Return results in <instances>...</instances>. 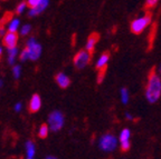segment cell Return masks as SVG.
<instances>
[{
	"mask_svg": "<svg viewBox=\"0 0 161 159\" xmlns=\"http://www.w3.org/2000/svg\"><path fill=\"white\" fill-rule=\"evenodd\" d=\"M161 96V80L159 76L157 75L156 68L152 67V69L149 71L148 82L146 88V97L149 102L153 104L160 98Z\"/></svg>",
	"mask_w": 161,
	"mask_h": 159,
	"instance_id": "1",
	"label": "cell"
},
{
	"mask_svg": "<svg viewBox=\"0 0 161 159\" xmlns=\"http://www.w3.org/2000/svg\"><path fill=\"white\" fill-rule=\"evenodd\" d=\"M152 21V16L150 13H147L144 16H141V17L134 19L132 23H131V31L134 33V35H140L142 31H144L147 27L151 23Z\"/></svg>",
	"mask_w": 161,
	"mask_h": 159,
	"instance_id": "2",
	"label": "cell"
},
{
	"mask_svg": "<svg viewBox=\"0 0 161 159\" xmlns=\"http://www.w3.org/2000/svg\"><path fill=\"white\" fill-rule=\"evenodd\" d=\"M64 122H65V119H64V115L62 114L58 110H55V111L50 112L49 116H48V126H49L50 130L54 132L59 131L64 126Z\"/></svg>",
	"mask_w": 161,
	"mask_h": 159,
	"instance_id": "3",
	"label": "cell"
},
{
	"mask_svg": "<svg viewBox=\"0 0 161 159\" xmlns=\"http://www.w3.org/2000/svg\"><path fill=\"white\" fill-rule=\"evenodd\" d=\"M27 48L28 52H29V60L31 61H36L40 58L42 56V51H43V48H42V45L39 42L35 39L34 37L29 38L27 41Z\"/></svg>",
	"mask_w": 161,
	"mask_h": 159,
	"instance_id": "4",
	"label": "cell"
},
{
	"mask_svg": "<svg viewBox=\"0 0 161 159\" xmlns=\"http://www.w3.org/2000/svg\"><path fill=\"white\" fill-rule=\"evenodd\" d=\"M110 59V52L105 51L101 55L100 59L96 62V69H97V84L103 81L104 77L106 75V69H108V62Z\"/></svg>",
	"mask_w": 161,
	"mask_h": 159,
	"instance_id": "5",
	"label": "cell"
},
{
	"mask_svg": "<svg viewBox=\"0 0 161 159\" xmlns=\"http://www.w3.org/2000/svg\"><path fill=\"white\" fill-rule=\"evenodd\" d=\"M91 57H92V54H90L86 49L80 50L74 57V66L77 69H84L90 64Z\"/></svg>",
	"mask_w": 161,
	"mask_h": 159,
	"instance_id": "6",
	"label": "cell"
},
{
	"mask_svg": "<svg viewBox=\"0 0 161 159\" xmlns=\"http://www.w3.org/2000/svg\"><path fill=\"white\" fill-rule=\"evenodd\" d=\"M98 147L103 151H112V150L115 149L116 147V138L113 135H110V134L104 135L100 139Z\"/></svg>",
	"mask_w": 161,
	"mask_h": 159,
	"instance_id": "7",
	"label": "cell"
},
{
	"mask_svg": "<svg viewBox=\"0 0 161 159\" xmlns=\"http://www.w3.org/2000/svg\"><path fill=\"white\" fill-rule=\"evenodd\" d=\"M3 45L7 47V49L9 48L17 47V42H18V36L17 33H11V31H8L5 36H3Z\"/></svg>",
	"mask_w": 161,
	"mask_h": 159,
	"instance_id": "8",
	"label": "cell"
},
{
	"mask_svg": "<svg viewBox=\"0 0 161 159\" xmlns=\"http://www.w3.org/2000/svg\"><path fill=\"white\" fill-rule=\"evenodd\" d=\"M48 6H49V0H42V3H40L37 7L30 8V9L28 10V16H29V17H36V16L44 13V11L47 9Z\"/></svg>",
	"mask_w": 161,
	"mask_h": 159,
	"instance_id": "9",
	"label": "cell"
},
{
	"mask_svg": "<svg viewBox=\"0 0 161 159\" xmlns=\"http://www.w3.org/2000/svg\"><path fill=\"white\" fill-rule=\"evenodd\" d=\"M100 40V35L96 33H93L92 35L88 36L87 41H86V47L85 49L87 50L90 54H93L94 48H95V45L97 44V41Z\"/></svg>",
	"mask_w": 161,
	"mask_h": 159,
	"instance_id": "10",
	"label": "cell"
},
{
	"mask_svg": "<svg viewBox=\"0 0 161 159\" xmlns=\"http://www.w3.org/2000/svg\"><path fill=\"white\" fill-rule=\"evenodd\" d=\"M55 80L58 86H59L60 88H63V89H66L67 87H69L70 79L68 76H66L65 74H64V72H58L55 77Z\"/></svg>",
	"mask_w": 161,
	"mask_h": 159,
	"instance_id": "11",
	"label": "cell"
},
{
	"mask_svg": "<svg viewBox=\"0 0 161 159\" xmlns=\"http://www.w3.org/2000/svg\"><path fill=\"white\" fill-rule=\"evenodd\" d=\"M42 107V99L39 95H33V97L30 98L29 101V110L31 112H37Z\"/></svg>",
	"mask_w": 161,
	"mask_h": 159,
	"instance_id": "12",
	"label": "cell"
},
{
	"mask_svg": "<svg viewBox=\"0 0 161 159\" xmlns=\"http://www.w3.org/2000/svg\"><path fill=\"white\" fill-rule=\"evenodd\" d=\"M26 149V157L27 158H34L36 155V146L31 140H28L25 145Z\"/></svg>",
	"mask_w": 161,
	"mask_h": 159,
	"instance_id": "13",
	"label": "cell"
},
{
	"mask_svg": "<svg viewBox=\"0 0 161 159\" xmlns=\"http://www.w3.org/2000/svg\"><path fill=\"white\" fill-rule=\"evenodd\" d=\"M7 51H8V64L15 66V60L17 58V55H19L18 48L17 47L9 48V49H7Z\"/></svg>",
	"mask_w": 161,
	"mask_h": 159,
	"instance_id": "14",
	"label": "cell"
},
{
	"mask_svg": "<svg viewBox=\"0 0 161 159\" xmlns=\"http://www.w3.org/2000/svg\"><path fill=\"white\" fill-rule=\"evenodd\" d=\"M7 27H8V31L17 33L18 30L20 29V20L18 18H13L9 21V23L7 25Z\"/></svg>",
	"mask_w": 161,
	"mask_h": 159,
	"instance_id": "15",
	"label": "cell"
},
{
	"mask_svg": "<svg viewBox=\"0 0 161 159\" xmlns=\"http://www.w3.org/2000/svg\"><path fill=\"white\" fill-rule=\"evenodd\" d=\"M49 126H48V124H43L40 125L39 129H38V136L40 137V138H46V137L48 136V134H49Z\"/></svg>",
	"mask_w": 161,
	"mask_h": 159,
	"instance_id": "16",
	"label": "cell"
},
{
	"mask_svg": "<svg viewBox=\"0 0 161 159\" xmlns=\"http://www.w3.org/2000/svg\"><path fill=\"white\" fill-rule=\"evenodd\" d=\"M13 76L16 80H18L21 76V67L20 65H15L13 67Z\"/></svg>",
	"mask_w": 161,
	"mask_h": 159,
	"instance_id": "17",
	"label": "cell"
},
{
	"mask_svg": "<svg viewBox=\"0 0 161 159\" xmlns=\"http://www.w3.org/2000/svg\"><path fill=\"white\" fill-rule=\"evenodd\" d=\"M31 31V26L30 25H24L23 27H20L19 33L21 36H28Z\"/></svg>",
	"mask_w": 161,
	"mask_h": 159,
	"instance_id": "18",
	"label": "cell"
},
{
	"mask_svg": "<svg viewBox=\"0 0 161 159\" xmlns=\"http://www.w3.org/2000/svg\"><path fill=\"white\" fill-rule=\"evenodd\" d=\"M27 6H28V3H26V1H21V3L17 6V8H16V13H17L18 15H21V13L26 10Z\"/></svg>",
	"mask_w": 161,
	"mask_h": 159,
	"instance_id": "19",
	"label": "cell"
},
{
	"mask_svg": "<svg viewBox=\"0 0 161 159\" xmlns=\"http://www.w3.org/2000/svg\"><path fill=\"white\" fill-rule=\"evenodd\" d=\"M130 139V130L129 129H123L122 132H121V136H120V141L123 142L126 141V140Z\"/></svg>",
	"mask_w": 161,
	"mask_h": 159,
	"instance_id": "20",
	"label": "cell"
},
{
	"mask_svg": "<svg viewBox=\"0 0 161 159\" xmlns=\"http://www.w3.org/2000/svg\"><path fill=\"white\" fill-rule=\"evenodd\" d=\"M121 98H122V102H123V104H128L129 92L126 88H122V89H121Z\"/></svg>",
	"mask_w": 161,
	"mask_h": 159,
	"instance_id": "21",
	"label": "cell"
},
{
	"mask_svg": "<svg viewBox=\"0 0 161 159\" xmlns=\"http://www.w3.org/2000/svg\"><path fill=\"white\" fill-rule=\"evenodd\" d=\"M131 148V142L130 140H126V141L121 142V151L122 152H126L129 151Z\"/></svg>",
	"mask_w": 161,
	"mask_h": 159,
	"instance_id": "22",
	"label": "cell"
},
{
	"mask_svg": "<svg viewBox=\"0 0 161 159\" xmlns=\"http://www.w3.org/2000/svg\"><path fill=\"white\" fill-rule=\"evenodd\" d=\"M19 59L21 60V61H26V60H29V52H28L27 48H25V49L23 50V51L19 54Z\"/></svg>",
	"mask_w": 161,
	"mask_h": 159,
	"instance_id": "23",
	"label": "cell"
},
{
	"mask_svg": "<svg viewBox=\"0 0 161 159\" xmlns=\"http://www.w3.org/2000/svg\"><path fill=\"white\" fill-rule=\"evenodd\" d=\"M158 3H159V0H146V7L151 9V8L156 7Z\"/></svg>",
	"mask_w": 161,
	"mask_h": 159,
	"instance_id": "24",
	"label": "cell"
},
{
	"mask_svg": "<svg viewBox=\"0 0 161 159\" xmlns=\"http://www.w3.org/2000/svg\"><path fill=\"white\" fill-rule=\"evenodd\" d=\"M40 3H42V0H27V3L30 8L37 7Z\"/></svg>",
	"mask_w": 161,
	"mask_h": 159,
	"instance_id": "25",
	"label": "cell"
},
{
	"mask_svg": "<svg viewBox=\"0 0 161 159\" xmlns=\"http://www.w3.org/2000/svg\"><path fill=\"white\" fill-rule=\"evenodd\" d=\"M21 109H23V104H21V102H17V104L15 105V111L20 112Z\"/></svg>",
	"mask_w": 161,
	"mask_h": 159,
	"instance_id": "26",
	"label": "cell"
},
{
	"mask_svg": "<svg viewBox=\"0 0 161 159\" xmlns=\"http://www.w3.org/2000/svg\"><path fill=\"white\" fill-rule=\"evenodd\" d=\"M6 33H7V31H6L5 27H3V26H0V37H3Z\"/></svg>",
	"mask_w": 161,
	"mask_h": 159,
	"instance_id": "27",
	"label": "cell"
},
{
	"mask_svg": "<svg viewBox=\"0 0 161 159\" xmlns=\"http://www.w3.org/2000/svg\"><path fill=\"white\" fill-rule=\"evenodd\" d=\"M46 159H57V158H56V157H54V156H48Z\"/></svg>",
	"mask_w": 161,
	"mask_h": 159,
	"instance_id": "28",
	"label": "cell"
},
{
	"mask_svg": "<svg viewBox=\"0 0 161 159\" xmlns=\"http://www.w3.org/2000/svg\"><path fill=\"white\" fill-rule=\"evenodd\" d=\"M3 79H0V88L3 87Z\"/></svg>",
	"mask_w": 161,
	"mask_h": 159,
	"instance_id": "29",
	"label": "cell"
},
{
	"mask_svg": "<svg viewBox=\"0 0 161 159\" xmlns=\"http://www.w3.org/2000/svg\"><path fill=\"white\" fill-rule=\"evenodd\" d=\"M1 55H3V47H0V57H1Z\"/></svg>",
	"mask_w": 161,
	"mask_h": 159,
	"instance_id": "30",
	"label": "cell"
},
{
	"mask_svg": "<svg viewBox=\"0 0 161 159\" xmlns=\"http://www.w3.org/2000/svg\"><path fill=\"white\" fill-rule=\"evenodd\" d=\"M160 74H161V66H160Z\"/></svg>",
	"mask_w": 161,
	"mask_h": 159,
	"instance_id": "31",
	"label": "cell"
},
{
	"mask_svg": "<svg viewBox=\"0 0 161 159\" xmlns=\"http://www.w3.org/2000/svg\"><path fill=\"white\" fill-rule=\"evenodd\" d=\"M26 159H34V158H26Z\"/></svg>",
	"mask_w": 161,
	"mask_h": 159,
	"instance_id": "32",
	"label": "cell"
}]
</instances>
